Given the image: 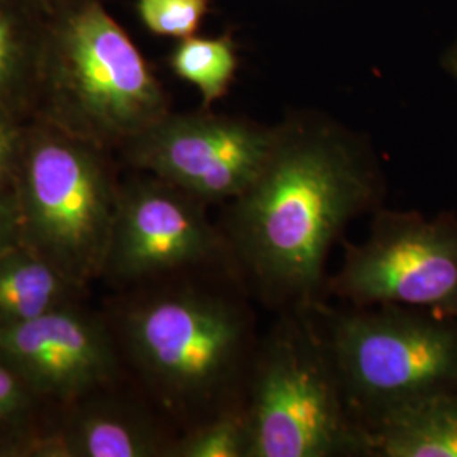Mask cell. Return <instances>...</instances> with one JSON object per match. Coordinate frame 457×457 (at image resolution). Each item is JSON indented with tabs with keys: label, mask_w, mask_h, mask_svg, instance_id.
I'll list each match as a JSON object with an SVG mask.
<instances>
[{
	"label": "cell",
	"mask_w": 457,
	"mask_h": 457,
	"mask_svg": "<svg viewBox=\"0 0 457 457\" xmlns=\"http://www.w3.org/2000/svg\"><path fill=\"white\" fill-rule=\"evenodd\" d=\"M46 407L0 360V457H31L49 422Z\"/></svg>",
	"instance_id": "cell-16"
},
{
	"label": "cell",
	"mask_w": 457,
	"mask_h": 457,
	"mask_svg": "<svg viewBox=\"0 0 457 457\" xmlns=\"http://www.w3.org/2000/svg\"><path fill=\"white\" fill-rule=\"evenodd\" d=\"M122 383L58 407L31 457H170L179 430Z\"/></svg>",
	"instance_id": "cell-11"
},
{
	"label": "cell",
	"mask_w": 457,
	"mask_h": 457,
	"mask_svg": "<svg viewBox=\"0 0 457 457\" xmlns=\"http://www.w3.org/2000/svg\"><path fill=\"white\" fill-rule=\"evenodd\" d=\"M212 0H136V11L149 33L183 39L194 36Z\"/></svg>",
	"instance_id": "cell-18"
},
{
	"label": "cell",
	"mask_w": 457,
	"mask_h": 457,
	"mask_svg": "<svg viewBox=\"0 0 457 457\" xmlns=\"http://www.w3.org/2000/svg\"><path fill=\"white\" fill-rule=\"evenodd\" d=\"M29 2H33L36 7H39V9L45 11L46 14H51V12H54L58 7H62L68 0H29Z\"/></svg>",
	"instance_id": "cell-22"
},
{
	"label": "cell",
	"mask_w": 457,
	"mask_h": 457,
	"mask_svg": "<svg viewBox=\"0 0 457 457\" xmlns=\"http://www.w3.org/2000/svg\"><path fill=\"white\" fill-rule=\"evenodd\" d=\"M83 292L28 245L0 256V324L26 322L80 303Z\"/></svg>",
	"instance_id": "cell-14"
},
{
	"label": "cell",
	"mask_w": 457,
	"mask_h": 457,
	"mask_svg": "<svg viewBox=\"0 0 457 457\" xmlns=\"http://www.w3.org/2000/svg\"><path fill=\"white\" fill-rule=\"evenodd\" d=\"M28 120L0 109V187H14Z\"/></svg>",
	"instance_id": "cell-19"
},
{
	"label": "cell",
	"mask_w": 457,
	"mask_h": 457,
	"mask_svg": "<svg viewBox=\"0 0 457 457\" xmlns=\"http://www.w3.org/2000/svg\"><path fill=\"white\" fill-rule=\"evenodd\" d=\"M442 68L445 73L457 83V34L453 43L447 46L442 54Z\"/></svg>",
	"instance_id": "cell-21"
},
{
	"label": "cell",
	"mask_w": 457,
	"mask_h": 457,
	"mask_svg": "<svg viewBox=\"0 0 457 457\" xmlns=\"http://www.w3.org/2000/svg\"><path fill=\"white\" fill-rule=\"evenodd\" d=\"M344 262L326 296L344 305H403L457 319V213L427 217L379 207L361 243L343 239Z\"/></svg>",
	"instance_id": "cell-7"
},
{
	"label": "cell",
	"mask_w": 457,
	"mask_h": 457,
	"mask_svg": "<svg viewBox=\"0 0 457 457\" xmlns=\"http://www.w3.org/2000/svg\"><path fill=\"white\" fill-rule=\"evenodd\" d=\"M22 245V228L14 187H0V256Z\"/></svg>",
	"instance_id": "cell-20"
},
{
	"label": "cell",
	"mask_w": 457,
	"mask_h": 457,
	"mask_svg": "<svg viewBox=\"0 0 457 457\" xmlns=\"http://www.w3.org/2000/svg\"><path fill=\"white\" fill-rule=\"evenodd\" d=\"M170 457H249L245 407L224 410L181 430Z\"/></svg>",
	"instance_id": "cell-17"
},
{
	"label": "cell",
	"mask_w": 457,
	"mask_h": 457,
	"mask_svg": "<svg viewBox=\"0 0 457 457\" xmlns=\"http://www.w3.org/2000/svg\"><path fill=\"white\" fill-rule=\"evenodd\" d=\"M366 437L368 457H457V388L395 410Z\"/></svg>",
	"instance_id": "cell-12"
},
{
	"label": "cell",
	"mask_w": 457,
	"mask_h": 457,
	"mask_svg": "<svg viewBox=\"0 0 457 457\" xmlns=\"http://www.w3.org/2000/svg\"><path fill=\"white\" fill-rule=\"evenodd\" d=\"M0 360L56 409L128 376L109 315L80 303L0 324Z\"/></svg>",
	"instance_id": "cell-10"
},
{
	"label": "cell",
	"mask_w": 457,
	"mask_h": 457,
	"mask_svg": "<svg viewBox=\"0 0 457 457\" xmlns=\"http://www.w3.org/2000/svg\"><path fill=\"white\" fill-rule=\"evenodd\" d=\"M209 205L145 171L120 180L104 273L119 292L198 270H232ZM236 273V271H234Z\"/></svg>",
	"instance_id": "cell-8"
},
{
	"label": "cell",
	"mask_w": 457,
	"mask_h": 457,
	"mask_svg": "<svg viewBox=\"0 0 457 457\" xmlns=\"http://www.w3.org/2000/svg\"><path fill=\"white\" fill-rule=\"evenodd\" d=\"M364 430L396 409L457 388V319L403 307H312Z\"/></svg>",
	"instance_id": "cell-6"
},
{
	"label": "cell",
	"mask_w": 457,
	"mask_h": 457,
	"mask_svg": "<svg viewBox=\"0 0 457 457\" xmlns=\"http://www.w3.org/2000/svg\"><path fill=\"white\" fill-rule=\"evenodd\" d=\"M168 63L179 79L195 87L202 107L211 109L228 96L236 79L239 68L237 45L230 34L217 37L194 34L177 43Z\"/></svg>",
	"instance_id": "cell-15"
},
{
	"label": "cell",
	"mask_w": 457,
	"mask_h": 457,
	"mask_svg": "<svg viewBox=\"0 0 457 457\" xmlns=\"http://www.w3.org/2000/svg\"><path fill=\"white\" fill-rule=\"evenodd\" d=\"M48 16L29 0H0V109L29 120Z\"/></svg>",
	"instance_id": "cell-13"
},
{
	"label": "cell",
	"mask_w": 457,
	"mask_h": 457,
	"mask_svg": "<svg viewBox=\"0 0 457 457\" xmlns=\"http://www.w3.org/2000/svg\"><path fill=\"white\" fill-rule=\"evenodd\" d=\"M170 111L163 85L102 0H68L49 14L31 119L119 151Z\"/></svg>",
	"instance_id": "cell-3"
},
{
	"label": "cell",
	"mask_w": 457,
	"mask_h": 457,
	"mask_svg": "<svg viewBox=\"0 0 457 457\" xmlns=\"http://www.w3.org/2000/svg\"><path fill=\"white\" fill-rule=\"evenodd\" d=\"M277 126L211 109L173 112L119 149L122 162L168 181L207 205H226L262 171Z\"/></svg>",
	"instance_id": "cell-9"
},
{
	"label": "cell",
	"mask_w": 457,
	"mask_h": 457,
	"mask_svg": "<svg viewBox=\"0 0 457 457\" xmlns=\"http://www.w3.org/2000/svg\"><path fill=\"white\" fill-rule=\"evenodd\" d=\"M232 270H198L124 290L109 315L126 373L181 430L245 407L262 334Z\"/></svg>",
	"instance_id": "cell-2"
},
{
	"label": "cell",
	"mask_w": 457,
	"mask_h": 457,
	"mask_svg": "<svg viewBox=\"0 0 457 457\" xmlns=\"http://www.w3.org/2000/svg\"><path fill=\"white\" fill-rule=\"evenodd\" d=\"M249 457H368V437L312 309L278 312L245 400Z\"/></svg>",
	"instance_id": "cell-4"
},
{
	"label": "cell",
	"mask_w": 457,
	"mask_h": 457,
	"mask_svg": "<svg viewBox=\"0 0 457 457\" xmlns=\"http://www.w3.org/2000/svg\"><path fill=\"white\" fill-rule=\"evenodd\" d=\"M112 153L29 119L17 164L22 245L83 290L102 278L120 179Z\"/></svg>",
	"instance_id": "cell-5"
},
{
	"label": "cell",
	"mask_w": 457,
	"mask_h": 457,
	"mask_svg": "<svg viewBox=\"0 0 457 457\" xmlns=\"http://www.w3.org/2000/svg\"><path fill=\"white\" fill-rule=\"evenodd\" d=\"M275 126L262 171L219 228L256 302L309 311L326 300L327 260L349 222L383 207L385 175L368 139L328 115L296 111Z\"/></svg>",
	"instance_id": "cell-1"
}]
</instances>
